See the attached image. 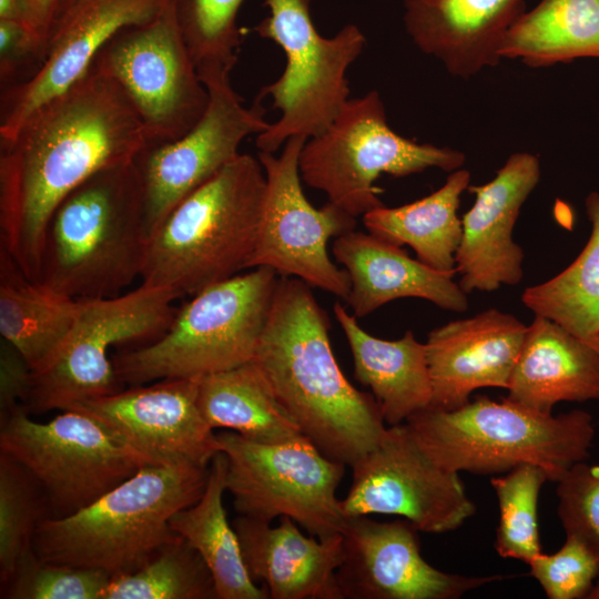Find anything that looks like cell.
Masks as SVG:
<instances>
[{"instance_id":"7a4b0ae2","label":"cell","mask_w":599,"mask_h":599,"mask_svg":"<svg viewBox=\"0 0 599 599\" xmlns=\"http://www.w3.org/2000/svg\"><path fill=\"white\" fill-rule=\"evenodd\" d=\"M328 329L309 285L282 276L253 362L302 434L328 458L353 466L387 427L374 396L341 370Z\"/></svg>"},{"instance_id":"f546056e","label":"cell","mask_w":599,"mask_h":599,"mask_svg":"<svg viewBox=\"0 0 599 599\" xmlns=\"http://www.w3.org/2000/svg\"><path fill=\"white\" fill-rule=\"evenodd\" d=\"M200 410L214 428H225L256 443L276 444L302 432L252 361L199 378Z\"/></svg>"},{"instance_id":"d590c367","label":"cell","mask_w":599,"mask_h":599,"mask_svg":"<svg viewBox=\"0 0 599 599\" xmlns=\"http://www.w3.org/2000/svg\"><path fill=\"white\" fill-rule=\"evenodd\" d=\"M244 0H175L177 23L197 72L232 71L242 37L237 13Z\"/></svg>"},{"instance_id":"b9f144b4","label":"cell","mask_w":599,"mask_h":599,"mask_svg":"<svg viewBox=\"0 0 599 599\" xmlns=\"http://www.w3.org/2000/svg\"><path fill=\"white\" fill-rule=\"evenodd\" d=\"M60 3L61 0H28L30 28L42 44L44 52L49 32L59 13Z\"/></svg>"},{"instance_id":"ba28073f","label":"cell","mask_w":599,"mask_h":599,"mask_svg":"<svg viewBox=\"0 0 599 599\" xmlns=\"http://www.w3.org/2000/svg\"><path fill=\"white\" fill-rule=\"evenodd\" d=\"M270 13L253 31L280 45L286 57L282 75L258 93L271 98L281 116L256 135L260 152L274 153L292 136L307 140L325 132L348 101L346 72L363 52L365 35L346 24L324 38L311 17V0H264Z\"/></svg>"},{"instance_id":"7402d4cb","label":"cell","mask_w":599,"mask_h":599,"mask_svg":"<svg viewBox=\"0 0 599 599\" xmlns=\"http://www.w3.org/2000/svg\"><path fill=\"white\" fill-rule=\"evenodd\" d=\"M246 570L272 599H343L336 571L343 561L342 534L304 535L290 517L278 526L237 515L232 522Z\"/></svg>"},{"instance_id":"9c48e42d","label":"cell","mask_w":599,"mask_h":599,"mask_svg":"<svg viewBox=\"0 0 599 599\" xmlns=\"http://www.w3.org/2000/svg\"><path fill=\"white\" fill-rule=\"evenodd\" d=\"M465 160L458 150L418 143L393 131L379 93L369 91L348 99L329 128L305 142L298 167L308 186L357 217L384 206L382 190L374 185L382 174L402 177L429 167L453 172Z\"/></svg>"},{"instance_id":"60d3db41","label":"cell","mask_w":599,"mask_h":599,"mask_svg":"<svg viewBox=\"0 0 599 599\" xmlns=\"http://www.w3.org/2000/svg\"><path fill=\"white\" fill-rule=\"evenodd\" d=\"M32 370L22 355L7 341L0 345V419L24 405L31 388Z\"/></svg>"},{"instance_id":"8d00e7d4","label":"cell","mask_w":599,"mask_h":599,"mask_svg":"<svg viewBox=\"0 0 599 599\" xmlns=\"http://www.w3.org/2000/svg\"><path fill=\"white\" fill-rule=\"evenodd\" d=\"M111 577L99 569L40 559L31 546L1 586L7 599H102Z\"/></svg>"},{"instance_id":"277c9868","label":"cell","mask_w":599,"mask_h":599,"mask_svg":"<svg viewBox=\"0 0 599 599\" xmlns=\"http://www.w3.org/2000/svg\"><path fill=\"white\" fill-rule=\"evenodd\" d=\"M210 466L146 465L88 507L48 518L32 547L45 561L99 569L111 578L136 571L179 537L172 516L197 501Z\"/></svg>"},{"instance_id":"3957f363","label":"cell","mask_w":599,"mask_h":599,"mask_svg":"<svg viewBox=\"0 0 599 599\" xmlns=\"http://www.w3.org/2000/svg\"><path fill=\"white\" fill-rule=\"evenodd\" d=\"M146 244L134 161L101 170L65 195L50 216L38 283L78 301L118 296L141 278Z\"/></svg>"},{"instance_id":"6da1fadb","label":"cell","mask_w":599,"mask_h":599,"mask_svg":"<svg viewBox=\"0 0 599 599\" xmlns=\"http://www.w3.org/2000/svg\"><path fill=\"white\" fill-rule=\"evenodd\" d=\"M146 146L123 89L92 63L0 142V251L38 283L45 227L57 205L94 173L133 162Z\"/></svg>"},{"instance_id":"d4e9b609","label":"cell","mask_w":599,"mask_h":599,"mask_svg":"<svg viewBox=\"0 0 599 599\" xmlns=\"http://www.w3.org/2000/svg\"><path fill=\"white\" fill-rule=\"evenodd\" d=\"M506 398L541 414L559 402L599 400V353L539 315L527 327Z\"/></svg>"},{"instance_id":"74e56055","label":"cell","mask_w":599,"mask_h":599,"mask_svg":"<svg viewBox=\"0 0 599 599\" xmlns=\"http://www.w3.org/2000/svg\"><path fill=\"white\" fill-rule=\"evenodd\" d=\"M528 565L549 599H587L599 576V557L570 535L558 551L542 552Z\"/></svg>"},{"instance_id":"5b68a950","label":"cell","mask_w":599,"mask_h":599,"mask_svg":"<svg viewBox=\"0 0 599 599\" xmlns=\"http://www.w3.org/2000/svg\"><path fill=\"white\" fill-rule=\"evenodd\" d=\"M265 187L260 160L240 153L150 235L141 283L193 296L248 268Z\"/></svg>"},{"instance_id":"9a60e30c","label":"cell","mask_w":599,"mask_h":599,"mask_svg":"<svg viewBox=\"0 0 599 599\" xmlns=\"http://www.w3.org/2000/svg\"><path fill=\"white\" fill-rule=\"evenodd\" d=\"M230 73L221 69L199 72L209 92L203 116L182 138L146 146L134 160L143 189L148 240L177 204L240 155L244 139L270 125L260 101L244 105Z\"/></svg>"},{"instance_id":"52a82bcc","label":"cell","mask_w":599,"mask_h":599,"mask_svg":"<svg viewBox=\"0 0 599 599\" xmlns=\"http://www.w3.org/2000/svg\"><path fill=\"white\" fill-rule=\"evenodd\" d=\"M277 275L271 267L257 266L193 295L153 343L112 357L119 382L138 386L200 378L252 361Z\"/></svg>"},{"instance_id":"83f0119b","label":"cell","mask_w":599,"mask_h":599,"mask_svg":"<svg viewBox=\"0 0 599 599\" xmlns=\"http://www.w3.org/2000/svg\"><path fill=\"white\" fill-rule=\"evenodd\" d=\"M469 184V171L455 170L429 195L398 207L369 211L363 215V223L369 233L386 242L409 245L417 260L429 267L455 274V255L463 235L457 210Z\"/></svg>"},{"instance_id":"5bb4252c","label":"cell","mask_w":599,"mask_h":599,"mask_svg":"<svg viewBox=\"0 0 599 599\" xmlns=\"http://www.w3.org/2000/svg\"><path fill=\"white\" fill-rule=\"evenodd\" d=\"M306 141L301 135L290 138L278 156L258 152L266 187L248 268L267 266L281 276L300 278L346 301L351 280L329 257L327 243L355 230L356 217L331 202L316 209L306 199L298 167Z\"/></svg>"},{"instance_id":"e575fe53","label":"cell","mask_w":599,"mask_h":599,"mask_svg":"<svg viewBox=\"0 0 599 599\" xmlns=\"http://www.w3.org/2000/svg\"><path fill=\"white\" fill-rule=\"evenodd\" d=\"M50 518L45 496L33 476L0 451V583L32 546L38 527Z\"/></svg>"},{"instance_id":"8992f818","label":"cell","mask_w":599,"mask_h":599,"mask_svg":"<svg viewBox=\"0 0 599 599\" xmlns=\"http://www.w3.org/2000/svg\"><path fill=\"white\" fill-rule=\"evenodd\" d=\"M426 455L445 470L501 474L522 465L541 467L558 481L590 456L596 427L586 410L554 416L508 398L479 396L460 408H424L405 422Z\"/></svg>"},{"instance_id":"e0dca14e","label":"cell","mask_w":599,"mask_h":599,"mask_svg":"<svg viewBox=\"0 0 599 599\" xmlns=\"http://www.w3.org/2000/svg\"><path fill=\"white\" fill-rule=\"evenodd\" d=\"M419 530L407 519L379 522L348 516L336 571L343 599H458L506 576L441 571L420 554Z\"/></svg>"},{"instance_id":"cb8c5ba5","label":"cell","mask_w":599,"mask_h":599,"mask_svg":"<svg viewBox=\"0 0 599 599\" xmlns=\"http://www.w3.org/2000/svg\"><path fill=\"white\" fill-rule=\"evenodd\" d=\"M332 252L349 276L346 302L356 317L403 297L424 298L453 312L468 307L467 294L453 281L455 274L436 271L372 233L342 234Z\"/></svg>"},{"instance_id":"44dd1931","label":"cell","mask_w":599,"mask_h":599,"mask_svg":"<svg viewBox=\"0 0 599 599\" xmlns=\"http://www.w3.org/2000/svg\"><path fill=\"white\" fill-rule=\"evenodd\" d=\"M527 325L497 308L449 322L428 334L430 407L454 410L484 387L507 389Z\"/></svg>"},{"instance_id":"30bf717a","label":"cell","mask_w":599,"mask_h":599,"mask_svg":"<svg viewBox=\"0 0 599 599\" xmlns=\"http://www.w3.org/2000/svg\"><path fill=\"white\" fill-rule=\"evenodd\" d=\"M0 451L41 487L50 518L88 507L151 461L87 413L67 409L48 423L24 405L0 419Z\"/></svg>"},{"instance_id":"8fae6325","label":"cell","mask_w":599,"mask_h":599,"mask_svg":"<svg viewBox=\"0 0 599 599\" xmlns=\"http://www.w3.org/2000/svg\"><path fill=\"white\" fill-rule=\"evenodd\" d=\"M216 447L227 460L226 491L238 515L272 522L290 517L321 539L342 534L347 516L336 496L345 466L304 435L262 444L226 430Z\"/></svg>"},{"instance_id":"484cf974","label":"cell","mask_w":599,"mask_h":599,"mask_svg":"<svg viewBox=\"0 0 599 599\" xmlns=\"http://www.w3.org/2000/svg\"><path fill=\"white\" fill-rule=\"evenodd\" d=\"M334 315L354 361L355 378L372 389L388 426L403 424L432 403L426 345L410 331L396 341L374 337L338 302Z\"/></svg>"},{"instance_id":"4dcf8cb0","label":"cell","mask_w":599,"mask_h":599,"mask_svg":"<svg viewBox=\"0 0 599 599\" xmlns=\"http://www.w3.org/2000/svg\"><path fill=\"white\" fill-rule=\"evenodd\" d=\"M499 54L529 68L599 59V0H541L512 24Z\"/></svg>"},{"instance_id":"7bdbcfd3","label":"cell","mask_w":599,"mask_h":599,"mask_svg":"<svg viewBox=\"0 0 599 599\" xmlns=\"http://www.w3.org/2000/svg\"><path fill=\"white\" fill-rule=\"evenodd\" d=\"M0 19L21 21L30 28L28 0H0Z\"/></svg>"},{"instance_id":"d6986e66","label":"cell","mask_w":599,"mask_h":599,"mask_svg":"<svg viewBox=\"0 0 599 599\" xmlns=\"http://www.w3.org/2000/svg\"><path fill=\"white\" fill-rule=\"evenodd\" d=\"M197 395L199 378H169L69 409L94 417L152 465L210 466L219 453L216 434L200 410Z\"/></svg>"},{"instance_id":"f1b7e54d","label":"cell","mask_w":599,"mask_h":599,"mask_svg":"<svg viewBox=\"0 0 599 599\" xmlns=\"http://www.w3.org/2000/svg\"><path fill=\"white\" fill-rule=\"evenodd\" d=\"M227 460L219 451L210 464L201 498L175 512L171 529L202 557L213 577L217 599H267L268 592L251 579L243 561L238 537L223 505Z\"/></svg>"},{"instance_id":"ac0fdd59","label":"cell","mask_w":599,"mask_h":599,"mask_svg":"<svg viewBox=\"0 0 599 599\" xmlns=\"http://www.w3.org/2000/svg\"><path fill=\"white\" fill-rule=\"evenodd\" d=\"M175 0H74L54 20L44 61L29 81L1 90L0 142L10 140L39 106L77 82L122 29L150 22Z\"/></svg>"},{"instance_id":"4316f807","label":"cell","mask_w":599,"mask_h":599,"mask_svg":"<svg viewBox=\"0 0 599 599\" xmlns=\"http://www.w3.org/2000/svg\"><path fill=\"white\" fill-rule=\"evenodd\" d=\"M83 301L55 293L26 277L0 251V334L32 372L44 367L64 344L81 314Z\"/></svg>"},{"instance_id":"ee69618b","label":"cell","mask_w":599,"mask_h":599,"mask_svg":"<svg viewBox=\"0 0 599 599\" xmlns=\"http://www.w3.org/2000/svg\"><path fill=\"white\" fill-rule=\"evenodd\" d=\"M587 599H599V576H598L591 591L589 592Z\"/></svg>"},{"instance_id":"1f68e13d","label":"cell","mask_w":599,"mask_h":599,"mask_svg":"<svg viewBox=\"0 0 599 599\" xmlns=\"http://www.w3.org/2000/svg\"><path fill=\"white\" fill-rule=\"evenodd\" d=\"M591 233L577 258L552 278L527 287L521 302L599 353V191L585 200Z\"/></svg>"},{"instance_id":"bcb514c9","label":"cell","mask_w":599,"mask_h":599,"mask_svg":"<svg viewBox=\"0 0 599 599\" xmlns=\"http://www.w3.org/2000/svg\"><path fill=\"white\" fill-rule=\"evenodd\" d=\"M598 116H599V113H598Z\"/></svg>"},{"instance_id":"603a6c76","label":"cell","mask_w":599,"mask_h":599,"mask_svg":"<svg viewBox=\"0 0 599 599\" xmlns=\"http://www.w3.org/2000/svg\"><path fill=\"white\" fill-rule=\"evenodd\" d=\"M404 8L415 45L461 79L499 64L507 32L526 12L525 0H405Z\"/></svg>"},{"instance_id":"7c38bea8","label":"cell","mask_w":599,"mask_h":599,"mask_svg":"<svg viewBox=\"0 0 599 599\" xmlns=\"http://www.w3.org/2000/svg\"><path fill=\"white\" fill-rule=\"evenodd\" d=\"M179 298L167 287L141 283L114 297L83 301L71 334L41 369L32 372L28 412L69 409L120 390L109 353L112 346L160 336L176 311Z\"/></svg>"},{"instance_id":"2e32d148","label":"cell","mask_w":599,"mask_h":599,"mask_svg":"<svg viewBox=\"0 0 599 599\" xmlns=\"http://www.w3.org/2000/svg\"><path fill=\"white\" fill-rule=\"evenodd\" d=\"M352 467L353 480L341 500L345 515H397L419 531L456 530L476 511L458 473L435 464L405 423L388 426L375 448Z\"/></svg>"},{"instance_id":"f35d334b","label":"cell","mask_w":599,"mask_h":599,"mask_svg":"<svg viewBox=\"0 0 599 599\" xmlns=\"http://www.w3.org/2000/svg\"><path fill=\"white\" fill-rule=\"evenodd\" d=\"M557 514L566 535L599 557V463L575 464L557 481Z\"/></svg>"},{"instance_id":"836d02e7","label":"cell","mask_w":599,"mask_h":599,"mask_svg":"<svg viewBox=\"0 0 599 599\" xmlns=\"http://www.w3.org/2000/svg\"><path fill=\"white\" fill-rule=\"evenodd\" d=\"M546 471L536 465L522 464L490 483L499 505V524L495 549L502 558L529 564L542 554L537 507Z\"/></svg>"},{"instance_id":"4fadbf2b","label":"cell","mask_w":599,"mask_h":599,"mask_svg":"<svg viewBox=\"0 0 599 599\" xmlns=\"http://www.w3.org/2000/svg\"><path fill=\"white\" fill-rule=\"evenodd\" d=\"M93 63L123 89L148 146L182 138L206 110L209 92L181 33L175 1L154 20L119 31Z\"/></svg>"},{"instance_id":"ffe728a7","label":"cell","mask_w":599,"mask_h":599,"mask_svg":"<svg viewBox=\"0 0 599 599\" xmlns=\"http://www.w3.org/2000/svg\"><path fill=\"white\" fill-rule=\"evenodd\" d=\"M540 180L538 156L511 154L496 176L467 191L476 199L463 219L461 241L456 252L459 287L493 292L500 285H517L522 276L524 251L512 240L520 209Z\"/></svg>"},{"instance_id":"d6a6232c","label":"cell","mask_w":599,"mask_h":599,"mask_svg":"<svg viewBox=\"0 0 599 599\" xmlns=\"http://www.w3.org/2000/svg\"><path fill=\"white\" fill-rule=\"evenodd\" d=\"M213 577L182 537L164 545L143 567L112 578L102 599H213Z\"/></svg>"},{"instance_id":"f6af8a7d","label":"cell","mask_w":599,"mask_h":599,"mask_svg":"<svg viewBox=\"0 0 599 599\" xmlns=\"http://www.w3.org/2000/svg\"><path fill=\"white\" fill-rule=\"evenodd\" d=\"M74 0H61L59 13L65 9L69 4H71ZM58 13V16H59ZM57 19V18H55Z\"/></svg>"},{"instance_id":"ab89813d","label":"cell","mask_w":599,"mask_h":599,"mask_svg":"<svg viewBox=\"0 0 599 599\" xmlns=\"http://www.w3.org/2000/svg\"><path fill=\"white\" fill-rule=\"evenodd\" d=\"M44 49L28 24L0 19L1 90L32 79L44 61Z\"/></svg>"}]
</instances>
